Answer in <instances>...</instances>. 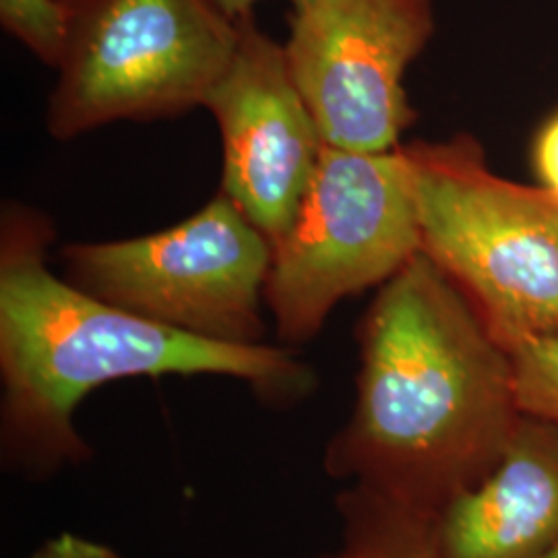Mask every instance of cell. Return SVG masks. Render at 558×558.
<instances>
[{
  "label": "cell",
  "instance_id": "cell-1",
  "mask_svg": "<svg viewBox=\"0 0 558 558\" xmlns=\"http://www.w3.org/2000/svg\"><path fill=\"white\" fill-rule=\"evenodd\" d=\"M359 348L354 408L323 465L440 515L495 470L523 416L513 354L424 253L380 286Z\"/></svg>",
  "mask_w": 558,
  "mask_h": 558
},
{
  "label": "cell",
  "instance_id": "cell-2",
  "mask_svg": "<svg viewBox=\"0 0 558 558\" xmlns=\"http://www.w3.org/2000/svg\"><path fill=\"white\" fill-rule=\"evenodd\" d=\"M54 226L7 203L0 218V435L2 456L34 476L92 458L75 426L101 385L168 375L244 380L260 399L292 405L317 377L290 345L221 343L96 299L52 274Z\"/></svg>",
  "mask_w": 558,
  "mask_h": 558
},
{
  "label": "cell",
  "instance_id": "cell-3",
  "mask_svg": "<svg viewBox=\"0 0 558 558\" xmlns=\"http://www.w3.org/2000/svg\"><path fill=\"white\" fill-rule=\"evenodd\" d=\"M422 253L456 281L493 336H558V197L497 177L476 140L401 147Z\"/></svg>",
  "mask_w": 558,
  "mask_h": 558
},
{
  "label": "cell",
  "instance_id": "cell-4",
  "mask_svg": "<svg viewBox=\"0 0 558 558\" xmlns=\"http://www.w3.org/2000/svg\"><path fill=\"white\" fill-rule=\"evenodd\" d=\"M46 126L57 141L119 120L203 106L236 52L240 21L216 0H73Z\"/></svg>",
  "mask_w": 558,
  "mask_h": 558
},
{
  "label": "cell",
  "instance_id": "cell-5",
  "mask_svg": "<svg viewBox=\"0 0 558 558\" xmlns=\"http://www.w3.org/2000/svg\"><path fill=\"white\" fill-rule=\"evenodd\" d=\"M265 306L283 345L319 336L341 300L383 286L422 253L401 149L325 147L299 211L271 246Z\"/></svg>",
  "mask_w": 558,
  "mask_h": 558
},
{
  "label": "cell",
  "instance_id": "cell-6",
  "mask_svg": "<svg viewBox=\"0 0 558 558\" xmlns=\"http://www.w3.org/2000/svg\"><path fill=\"white\" fill-rule=\"evenodd\" d=\"M271 242L218 193L156 234L77 242L60 251L64 278L96 299L221 343L265 338Z\"/></svg>",
  "mask_w": 558,
  "mask_h": 558
},
{
  "label": "cell",
  "instance_id": "cell-7",
  "mask_svg": "<svg viewBox=\"0 0 558 558\" xmlns=\"http://www.w3.org/2000/svg\"><path fill=\"white\" fill-rule=\"evenodd\" d=\"M433 34V0H308L292 11L286 60L329 147L398 149L416 119L403 80Z\"/></svg>",
  "mask_w": 558,
  "mask_h": 558
},
{
  "label": "cell",
  "instance_id": "cell-8",
  "mask_svg": "<svg viewBox=\"0 0 558 558\" xmlns=\"http://www.w3.org/2000/svg\"><path fill=\"white\" fill-rule=\"evenodd\" d=\"M203 108L220 129L221 193L274 246L294 220L327 143L290 75L283 44L255 15L240 20L236 52Z\"/></svg>",
  "mask_w": 558,
  "mask_h": 558
},
{
  "label": "cell",
  "instance_id": "cell-9",
  "mask_svg": "<svg viewBox=\"0 0 558 558\" xmlns=\"http://www.w3.org/2000/svg\"><path fill=\"white\" fill-rule=\"evenodd\" d=\"M447 558L558 550V422L523 414L495 470L439 515Z\"/></svg>",
  "mask_w": 558,
  "mask_h": 558
},
{
  "label": "cell",
  "instance_id": "cell-10",
  "mask_svg": "<svg viewBox=\"0 0 558 558\" xmlns=\"http://www.w3.org/2000/svg\"><path fill=\"white\" fill-rule=\"evenodd\" d=\"M338 513L341 546L315 558H447L439 515L362 486L339 493Z\"/></svg>",
  "mask_w": 558,
  "mask_h": 558
},
{
  "label": "cell",
  "instance_id": "cell-11",
  "mask_svg": "<svg viewBox=\"0 0 558 558\" xmlns=\"http://www.w3.org/2000/svg\"><path fill=\"white\" fill-rule=\"evenodd\" d=\"M0 25L36 59L57 69L66 40V9L60 0H0Z\"/></svg>",
  "mask_w": 558,
  "mask_h": 558
},
{
  "label": "cell",
  "instance_id": "cell-12",
  "mask_svg": "<svg viewBox=\"0 0 558 558\" xmlns=\"http://www.w3.org/2000/svg\"><path fill=\"white\" fill-rule=\"evenodd\" d=\"M511 354L521 412L558 422V336L523 339Z\"/></svg>",
  "mask_w": 558,
  "mask_h": 558
},
{
  "label": "cell",
  "instance_id": "cell-13",
  "mask_svg": "<svg viewBox=\"0 0 558 558\" xmlns=\"http://www.w3.org/2000/svg\"><path fill=\"white\" fill-rule=\"evenodd\" d=\"M27 558H122L110 546L81 538L77 534H59L57 538L46 539L38 550Z\"/></svg>",
  "mask_w": 558,
  "mask_h": 558
},
{
  "label": "cell",
  "instance_id": "cell-14",
  "mask_svg": "<svg viewBox=\"0 0 558 558\" xmlns=\"http://www.w3.org/2000/svg\"><path fill=\"white\" fill-rule=\"evenodd\" d=\"M534 166L538 172L539 186L558 197V114L539 131L534 145Z\"/></svg>",
  "mask_w": 558,
  "mask_h": 558
},
{
  "label": "cell",
  "instance_id": "cell-15",
  "mask_svg": "<svg viewBox=\"0 0 558 558\" xmlns=\"http://www.w3.org/2000/svg\"><path fill=\"white\" fill-rule=\"evenodd\" d=\"M216 2L220 4L221 11H223L228 17L240 21L244 20V17H248V15H253V9H255V4L260 2V0H216ZM288 2H292V7L299 9L302 4H306L308 0H288Z\"/></svg>",
  "mask_w": 558,
  "mask_h": 558
},
{
  "label": "cell",
  "instance_id": "cell-16",
  "mask_svg": "<svg viewBox=\"0 0 558 558\" xmlns=\"http://www.w3.org/2000/svg\"><path fill=\"white\" fill-rule=\"evenodd\" d=\"M60 2H62V7H66V4H71L73 0H60Z\"/></svg>",
  "mask_w": 558,
  "mask_h": 558
},
{
  "label": "cell",
  "instance_id": "cell-17",
  "mask_svg": "<svg viewBox=\"0 0 558 558\" xmlns=\"http://www.w3.org/2000/svg\"><path fill=\"white\" fill-rule=\"evenodd\" d=\"M546 558H558V550H555V553H553V555H548V557Z\"/></svg>",
  "mask_w": 558,
  "mask_h": 558
}]
</instances>
